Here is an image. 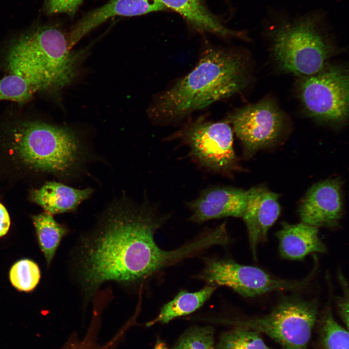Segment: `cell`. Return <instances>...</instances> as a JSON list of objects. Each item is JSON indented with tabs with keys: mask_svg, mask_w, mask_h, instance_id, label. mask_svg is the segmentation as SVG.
<instances>
[{
	"mask_svg": "<svg viewBox=\"0 0 349 349\" xmlns=\"http://www.w3.org/2000/svg\"><path fill=\"white\" fill-rule=\"evenodd\" d=\"M279 19L270 36L272 57L281 71L302 77L328 64L336 49L323 16L312 13Z\"/></svg>",
	"mask_w": 349,
	"mask_h": 349,
	"instance_id": "cell-5",
	"label": "cell"
},
{
	"mask_svg": "<svg viewBox=\"0 0 349 349\" xmlns=\"http://www.w3.org/2000/svg\"><path fill=\"white\" fill-rule=\"evenodd\" d=\"M346 284H344V295L339 301L338 304L339 314L343 321L349 328V296L348 287L346 290Z\"/></svg>",
	"mask_w": 349,
	"mask_h": 349,
	"instance_id": "cell-26",
	"label": "cell"
},
{
	"mask_svg": "<svg viewBox=\"0 0 349 349\" xmlns=\"http://www.w3.org/2000/svg\"><path fill=\"white\" fill-rule=\"evenodd\" d=\"M224 121L240 140L247 157L275 143L282 135L286 122L277 104L268 98L235 110Z\"/></svg>",
	"mask_w": 349,
	"mask_h": 349,
	"instance_id": "cell-10",
	"label": "cell"
},
{
	"mask_svg": "<svg viewBox=\"0 0 349 349\" xmlns=\"http://www.w3.org/2000/svg\"><path fill=\"white\" fill-rule=\"evenodd\" d=\"M184 17L197 29L223 36L233 35L206 8L204 0H158Z\"/></svg>",
	"mask_w": 349,
	"mask_h": 349,
	"instance_id": "cell-17",
	"label": "cell"
},
{
	"mask_svg": "<svg viewBox=\"0 0 349 349\" xmlns=\"http://www.w3.org/2000/svg\"><path fill=\"white\" fill-rule=\"evenodd\" d=\"M90 188L77 189L56 181L46 182L33 190L31 200L51 214L74 211L92 194Z\"/></svg>",
	"mask_w": 349,
	"mask_h": 349,
	"instance_id": "cell-16",
	"label": "cell"
},
{
	"mask_svg": "<svg viewBox=\"0 0 349 349\" xmlns=\"http://www.w3.org/2000/svg\"><path fill=\"white\" fill-rule=\"evenodd\" d=\"M63 349H92L91 347L86 341L75 342L69 344Z\"/></svg>",
	"mask_w": 349,
	"mask_h": 349,
	"instance_id": "cell-28",
	"label": "cell"
},
{
	"mask_svg": "<svg viewBox=\"0 0 349 349\" xmlns=\"http://www.w3.org/2000/svg\"><path fill=\"white\" fill-rule=\"evenodd\" d=\"M3 129L0 143L16 167L35 174H69L79 163V140L70 129L36 119H18Z\"/></svg>",
	"mask_w": 349,
	"mask_h": 349,
	"instance_id": "cell-4",
	"label": "cell"
},
{
	"mask_svg": "<svg viewBox=\"0 0 349 349\" xmlns=\"http://www.w3.org/2000/svg\"><path fill=\"white\" fill-rule=\"evenodd\" d=\"M349 72L344 66L327 65L318 72L302 77L299 98L308 114L318 121L338 124L349 113Z\"/></svg>",
	"mask_w": 349,
	"mask_h": 349,
	"instance_id": "cell-8",
	"label": "cell"
},
{
	"mask_svg": "<svg viewBox=\"0 0 349 349\" xmlns=\"http://www.w3.org/2000/svg\"><path fill=\"white\" fill-rule=\"evenodd\" d=\"M317 312L314 301L290 297L283 299L268 315L233 323L265 333L283 349H307Z\"/></svg>",
	"mask_w": 349,
	"mask_h": 349,
	"instance_id": "cell-7",
	"label": "cell"
},
{
	"mask_svg": "<svg viewBox=\"0 0 349 349\" xmlns=\"http://www.w3.org/2000/svg\"><path fill=\"white\" fill-rule=\"evenodd\" d=\"M259 333L237 327L222 334L217 349H269Z\"/></svg>",
	"mask_w": 349,
	"mask_h": 349,
	"instance_id": "cell-20",
	"label": "cell"
},
{
	"mask_svg": "<svg viewBox=\"0 0 349 349\" xmlns=\"http://www.w3.org/2000/svg\"><path fill=\"white\" fill-rule=\"evenodd\" d=\"M279 197L278 194L264 186L254 187L247 190L246 207L242 218L254 258L258 244L266 239L269 229L280 215Z\"/></svg>",
	"mask_w": 349,
	"mask_h": 349,
	"instance_id": "cell-13",
	"label": "cell"
},
{
	"mask_svg": "<svg viewBox=\"0 0 349 349\" xmlns=\"http://www.w3.org/2000/svg\"><path fill=\"white\" fill-rule=\"evenodd\" d=\"M233 133L224 120L213 122L201 116L187 123L167 139H178L187 145L189 156L199 167L230 177L239 168Z\"/></svg>",
	"mask_w": 349,
	"mask_h": 349,
	"instance_id": "cell-6",
	"label": "cell"
},
{
	"mask_svg": "<svg viewBox=\"0 0 349 349\" xmlns=\"http://www.w3.org/2000/svg\"><path fill=\"white\" fill-rule=\"evenodd\" d=\"M9 277L12 285L17 290L30 291L38 284L40 271L38 265L29 259H22L11 268Z\"/></svg>",
	"mask_w": 349,
	"mask_h": 349,
	"instance_id": "cell-22",
	"label": "cell"
},
{
	"mask_svg": "<svg viewBox=\"0 0 349 349\" xmlns=\"http://www.w3.org/2000/svg\"><path fill=\"white\" fill-rule=\"evenodd\" d=\"M250 62L244 51L214 47L205 49L195 67L159 93L147 112L168 125L240 93L251 79Z\"/></svg>",
	"mask_w": 349,
	"mask_h": 349,
	"instance_id": "cell-2",
	"label": "cell"
},
{
	"mask_svg": "<svg viewBox=\"0 0 349 349\" xmlns=\"http://www.w3.org/2000/svg\"><path fill=\"white\" fill-rule=\"evenodd\" d=\"M10 226V219L5 206L0 203V237L8 232Z\"/></svg>",
	"mask_w": 349,
	"mask_h": 349,
	"instance_id": "cell-27",
	"label": "cell"
},
{
	"mask_svg": "<svg viewBox=\"0 0 349 349\" xmlns=\"http://www.w3.org/2000/svg\"><path fill=\"white\" fill-rule=\"evenodd\" d=\"M165 9L158 0H110L74 25L68 32L69 48L71 49L88 33L111 17L140 16Z\"/></svg>",
	"mask_w": 349,
	"mask_h": 349,
	"instance_id": "cell-14",
	"label": "cell"
},
{
	"mask_svg": "<svg viewBox=\"0 0 349 349\" xmlns=\"http://www.w3.org/2000/svg\"><path fill=\"white\" fill-rule=\"evenodd\" d=\"M85 50L72 51L68 33L56 25H38L13 39L5 66L37 92L58 94L75 79Z\"/></svg>",
	"mask_w": 349,
	"mask_h": 349,
	"instance_id": "cell-3",
	"label": "cell"
},
{
	"mask_svg": "<svg viewBox=\"0 0 349 349\" xmlns=\"http://www.w3.org/2000/svg\"><path fill=\"white\" fill-rule=\"evenodd\" d=\"M247 190L230 186H213L201 191L187 203L191 212L189 220L202 223L227 217H242L246 207Z\"/></svg>",
	"mask_w": 349,
	"mask_h": 349,
	"instance_id": "cell-12",
	"label": "cell"
},
{
	"mask_svg": "<svg viewBox=\"0 0 349 349\" xmlns=\"http://www.w3.org/2000/svg\"><path fill=\"white\" fill-rule=\"evenodd\" d=\"M310 276L301 280L277 278L255 267L240 264L231 259L206 260L197 278L207 285L229 287L244 297H253L277 290L303 287Z\"/></svg>",
	"mask_w": 349,
	"mask_h": 349,
	"instance_id": "cell-9",
	"label": "cell"
},
{
	"mask_svg": "<svg viewBox=\"0 0 349 349\" xmlns=\"http://www.w3.org/2000/svg\"><path fill=\"white\" fill-rule=\"evenodd\" d=\"M154 349H167V348L163 342L159 340L157 342Z\"/></svg>",
	"mask_w": 349,
	"mask_h": 349,
	"instance_id": "cell-29",
	"label": "cell"
},
{
	"mask_svg": "<svg viewBox=\"0 0 349 349\" xmlns=\"http://www.w3.org/2000/svg\"><path fill=\"white\" fill-rule=\"evenodd\" d=\"M150 208L120 207L82 237L74 250V279L85 299L108 282L138 285L168 266L196 256L207 248L198 236L178 248L166 251L156 243V231L167 219Z\"/></svg>",
	"mask_w": 349,
	"mask_h": 349,
	"instance_id": "cell-1",
	"label": "cell"
},
{
	"mask_svg": "<svg viewBox=\"0 0 349 349\" xmlns=\"http://www.w3.org/2000/svg\"><path fill=\"white\" fill-rule=\"evenodd\" d=\"M83 0H45L44 11L48 15L65 14L73 16Z\"/></svg>",
	"mask_w": 349,
	"mask_h": 349,
	"instance_id": "cell-25",
	"label": "cell"
},
{
	"mask_svg": "<svg viewBox=\"0 0 349 349\" xmlns=\"http://www.w3.org/2000/svg\"><path fill=\"white\" fill-rule=\"evenodd\" d=\"M214 342L212 327H193L182 335L172 349H215Z\"/></svg>",
	"mask_w": 349,
	"mask_h": 349,
	"instance_id": "cell-24",
	"label": "cell"
},
{
	"mask_svg": "<svg viewBox=\"0 0 349 349\" xmlns=\"http://www.w3.org/2000/svg\"><path fill=\"white\" fill-rule=\"evenodd\" d=\"M320 349H349V332L334 320L330 311L320 329Z\"/></svg>",
	"mask_w": 349,
	"mask_h": 349,
	"instance_id": "cell-21",
	"label": "cell"
},
{
	"mask_svg": "<svg viewBox=\"0 0 349 349\" xmlns=\"http://www.w3.org/2000/svg\"><path fill=\"white\" fill-rule=\"evenodd\" d=\"M39 246L48 265L51 263L62 238L68 232L63 225L58 223L52 215L45 211L32 217Z\"/></svg>",
	"mask_w": 349,
	"mask_h": 349,
	"instance_id": "cell-19",
	"label": "cell"
},
{
	"mask_svg": "<svg viewBox=\"0 0 349 349\" xmlns=\"http://www.w3.org/2000/svg\"><path fill=\"white\" fill-rule=\"evenodd\" d=\"M217 288L215 286L206 285L197 291H180L173 300L161 307L158 316L149 322L147 326L157 322L166 323L174 318L194 312L210 298Z\"/></svg>",
	"mask_w": 349,
	"mask_h": 349,
	"instance_id": "cell-18",
	"label": "cell"
},
{
	"mask_svg": "<svg viewBox=\"0 0 349 349\" xmlns=\"http://www.w3.org/2000/svg\"><path fill=\"white\" fill-rule=\"evenodd\" d=\"M35 93L28 82L17 76L9 74L0 79V101L23 103L30 100Z\"/></svg>",
	"mask_w": 349,
	"mask_h": 349,
	"instance_id": "cell-23",
	"label": "cell"
},
{
	"mask_svg": "<svg viewBox=\"0 0 349 349\" xmlns=\"http://www.w3.org/2000/svg\"><path fill=\"white\" fill-rule=\"evenodd\" d=\"M317 227L301 222L282 223L276 234L279 241L280 254L283 258L300 260L308 254L324 253L326 248L318 236Z\"/></svg>",
	"mask_w": 349,
	"mask_h": 349,
	"instance_id": "cell-15",
	"label": "cell"
},
{
	"mask_svg": "<svg viewBox=\"0 0 349 349\" xmlns=\"http://www.w3.org/2000/svg\"><path fill=\"white\" fill-rule=\"evenodd\" d=\"M344 206L341 180L328 179L309 189L299 212L302 222L317 227H334L343 216Z\"/></svg>",
	"mask_w": 349,
	"mask_h": 349,
	"instance_id": "cell-11",
	"label": "cell"
}]
</instances>
